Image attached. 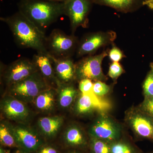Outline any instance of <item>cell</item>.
Masks as SVG:
<instances>
[{"label":"cell","instance_id":"obj_1","mask_svg":"<svg viewBox=\"0 0 153 153\" xmlns=\"http://www.w3.org/2000/svg\"><path fill=\"white\" fill-rule=\"evenodd\" d=\"M0 20L7 25L20 47L34 49L37 52L48 53L46 48L47 37L44 31L21 12L18 11L12 16L1 17Z\"/></svg>","mask_w":153,"mask_h":153},{"label":"cell","instance_id":"obj_2","mask_svg":"<svg viewBox=\"0 0 153 153\" xmlns=\"http://www.w3.org/2000/svg\"><path fill=\"white\" fill-rule=\"evenodd\" d=\"M18 6L19 12L43 31L64 15V3L52 0H20Z\"/></svg>","mask_w":153,"mask_h":153},{"label":"cell","instance_id":"obj_3","mask_svg":"<svg viewBox=\"0 0 153 153\" xmlns=\"http://www.w3.org/2000/svg\"><path fill=\"white\" fill-rule=\"evenodd\" d=\"M50 87L38 71L25 79L7 87L6 94L26 104L32 103L43 91Z\"/></svg>","mask_w":153,"mask_h":153},{"label":"cell","instance_id":"obj_4","mask_svg":"<svg viewBox=\"0 0 153 153\" xmlns=\"http://www.w3.org/2000/svg\"><path fill=\"white\" fill-rule=\"evenodd\" d=\"M87 131L90 137L110 143L120 139L125 134L121 124L105 111L98 113Z\"/></svg>","mask_w":153,"mask_h":153},{"label":"cell","instance_id":"obj_5","mask_svg":"<svg viewBox=\"0 0 153 153\" xmlns=\"http://www.w3.org/2000/svg\"><path fill=\"white\" fill-rule=\"evenodd\" d=\"M79 42L74 34L67 35L61 30L54 29L47 37L46 48L48 54L56 58H71L76 54Z\"/></svg>","mask_w":153,"mask_h":153},{"label":"cell","instance_id":"obj_6","mask_svg":"<svg viewBox=\"0 0 153 153\" xmlns=\"http://www.w3.org/2000/svg\"><path fill=\"white\" fill-rule=\"evenodd\" d=\"M126 124L137 139L153 143V117L139 108L132 106L125 113Z\"/></svg>","mask_w":153,"mask_h":153},{"label":"cell","instance_id":"obj_7","mask_svg":"<svg viewBox=\"0 0 153 153\" xmlns=\"http://www.w3.org/2000/svg\"><path fill=\"white\" fill-rule=\"evenodd\" d=\"M107 51L104 50L99 55H88L75 63V80L90 79L94 82H105L108 77L103 73L102 67V61L106 57Z\"/></svg>","mask_w":153,"mask_h":153},{"label":"cell","instance_id":"obj_8","mask_svg":"<svg viewBox=\"0 0 153 153\" xmlns=\"http://www.w3.org/2000/svg\"><path fill=\"white\" fill-rule=\"evenodd\" d=\"M117 34L111 30L88 33L79 40L76 52L77 58L94 55L102 48L114 44Z\"/></svg>","mask_w":153,"mask_h":153},{"label":"cell","instance_id":"obj_9","mask_svg":"<svg viewBox=\"0 0 153 153\" xmlns=\"http://www.w3.org/2000/svg\"><path fill=\"white\" fill-rule=\"evenodd\" d=\"M64 4V15L70 23L71 34L79 27H88V16L94 4L93 0H67Z\"/></svg>","mask_w":153,"mask_h":153},{"label":"cell","instance_id":"obj_10","mask_svg":"<svg viewBox=\"0 0 153 153\" xmlns=\"http://www.w3.org/2000/svg\"><path fill=\"white\" fill-rule=\"evenodd\" d=\"M2 69L1 78L7 87L38 71L33 60L25 57L15 60Z\"/></svg>","mask_w":153,"mask_h":153},{"label":"cell","instance_id":"obj_11","mask_svg":"<svg viewBox=\"0 0 153 153\" xmlns=\"http://www.w3.org/2000/svg\"><path fill=\"white\" fill-rule=\"evenodd\" d=\"M27 104L6 94L1 99V113L3 117L16 123L27 124L32 116Z\"/></svg>","mask_w":153,"mask_h":153},{"label":"cell","instance_id":"obj_12","mask_svg":"<svg viewBox=\"0 0 153 153\" xmlns=\"http://www.w3.org/2000/svg\"><path fill=\"white\" fill-rule=\"evenodd\" d=\"M10 124L12 131L19 149L28 152L34 153L46 142L38 131L27 124Z\"/></svg>","mask_w":153,"mask_h":153},{"label":"cell","instance_id":"obj_13","mask_svg":"<svg viewBox=\"0 0 153 153\" xmlns=\"http://www.w3.org/2000/svg\"><path fill=\"white\" fill-rule=\"evenodd\" d=\"M90 137L87 131L79 125L68 126L56 142L63 149H75L88 152Z\"/></svg>","mask_w":153,"mask_h":153},{"label":"cell","instance_id":"obj_14","mask_svg":"<svg viewBox=\"0 0 153 153\" xmlns=\"http://www.w3.org/2000/svg\"><path fill=\"white\" fill-rule=\"evenodd\" d=\"M108 106V103L97 99L93 93L79 92L71 109L74 114L83 117L93 114L96 111H105Z\"/></svg>","mask_w":153,"mask_h":153},{"label":"cell","instance_id":"obj_15","mask_svg":"<svg viewBox=\"0 0 153 153\" xmlns=\"http://www.w3.org/2000/svg\"><path fill=\"white\" fill-rule=\"evenodd\" d=\"M63 123L64 118L60 116L42 117L38 121L37 131L46 142H55Z\"/></svg>","mask_w":153,"mask_h":153},{"label":"cell","instance_id":"obj_16","mask_svg":"<svg viewBox=\"0 0 153 153\" xmlns=\"http://www.w3.org/2000/svg\"><path fill=\"white\" fill-rule=\"evenodd\" d=\"M49 55L52 60L55 77L58 84L71 83L76 81L75 63L72 57L57 58Z\"/></svg>","mask_w":153,"mask_h":153},{"label":"cell","instance_id":"obj_17","mask_svg":"<svg viewBox=\"0 0 153 153\" xmlns=\"http://www.w3.org/2000/svg\"><path fill=\"white\" fill-rule=\"evenodd\" d=\"M32 60L38 71L49 86L56 89L58 83L55 77L52 60L49 54L44 52H37V54L33 55Z\"/></svg>","mask_w":153,"mask_h":153},{"label":"cell","instance_id":"obj_18","mask_svg":"<svg viewBox=\"0 0 153 153\" xmlns=\"http://www.w3.org/2000/svg\"><path fill=\"white\" fill-rule=\"evenodd\" d=\"M56 91L57 105L63 110L72 108L79 93L74 82L58 84Z\"/></svg>","mask_w":153,"mask_h":153},{"label":"cell","instance_id":"obj_19","mask_svg":"<svg viewBox=\"0 0 153 153\" xmlns=\"http://www.w3.org/2000/svg\"><path fill=\"white\" fill-rule=\"evenodd\" d=\"M146 0H93L94 4L107 6L123 13H133L145 5Z\"/></svg>","mask_w":153,"mask_h":153},{"label":"cell","instance_id":"obj_20","mask_svg":"<svg viewBox=\"0 0 153 153\" xmlns=\"http://www.w3.org/2000/svg\"><path fill=\"white\" fill-rule=\"evenodd\" d=\"M35 108L40 112L48 113L54 109L57 104L56 89L49 87L39 94L33 102Z\"/></svg>","mask_w":153,"mask_h":153},{"label":"cell","instance_id":"obj_21","mask_svg":"<svg viewBox=\"0 0 153 153\" xmlns=\"http://www.w3.org/2000/svg\"><path fill=\"white\" fill-rule=\"evenodd\" d=\"M0 143L3 147L10 149H19V146L7 120H2L0 123Z\"/></svg>","mask_w":153,"mask_h":153},{"label":"cell","instance_id":"obj_22","mask_svg":"<svg viewBox=\"0 0 153 153\" xmlns=\"http://www.w3.org/2000/svg\"><path fill=\"white\" fill-rule=\"evenodd\" d=\"M111 153H143L132 140L124 135L120 139L111 143Z\"/></svg>","mask_w":153,"mask_h":153},{"label":"cell","instance_id":"obj_23","mask_svg":"<svg viewBox=\"0 0 153 153\" xmlns=\"http://www.w3.org/2000/svg\"><path fill=\"white\" fill-rule=\"evenodd\" d=\"M111 143L104 140L90 137L88 152L111 153Z\"/></svg>","mask_w":153,"mask_h":153},{"label":"cell","instance_id":"obj_24","mask_svg":"<svg viewBox=\"0 0 153 153\" xmlns=\"http://www.w3.org/2000/svg\"><path fill=\"white\" fill-rule=\"evenodd\" d=\"M112 86L107 85L105 82L97 81L94 82L92 92L97 97H102L111 91Z\"/></svg>","mask_w":153,"mask_h":153},{"label":"cell","instance_id":"obj_25","mask_svg":"<svg viewBox=\"0 0 153 153\" xmlns=\"http://www.w3.org/2000/svg\"><path fill=\"white\" fill-rule=\"evenodd\" d=\"M63 150L56 141L45 142L34 153H62Z\"/></svg>","mask_w":153,"mask_h":153},{"label":"cell","instance_id":"obj_26","mask_svg":"<svg viewBox=\"0 0 153 153\" xmlns=\"http://www.w3.org/2000/svg\"><path fill=\"white\" fill-rule=\"evenodd\" d=\"M143 94L145 97H153V71L148 72L143 84Z\"/></svg>","mask_w":153,"mask_h":153},{"label":"cell","instance_id":"obj_27","mask_svg":"<svg viewBox=\"0 0 153 153\" xmlns=\"http://www.w3.org/2000/svg\"><path fill=\"white\" fill-rule=\"evenodd\" d=\"M124 72L125 70L120 63L112 62L110 65L108 75L113 79L114 82H115L119 76Z\"/></svg>","mask_w":153,"mask_h":153},{"label":"cell","instance_id":"obj_28","mask_svg":"<svg viewBox=\"0 0 153 153\" xmlns=\"http://www.w3.org/2000/svg\"><path fill=\"white\" fill-rule=\"evenodd\" d=\"M108 54L110 59L112 62H119L126 56L123 52L114 44H112V47L108 51Z\"/></svg>","mask_w":153,"mask_h":153},{"label":"cell","instance_id":"obj_29","mask_svg":"<svg viewBox=\"0 0 153 153\" xmlns=\"http://www.w3.org/2000/svg\"><path fill=\"white\" fill-rule=\"evenodd\" d=\"M137 106L143 112L153 117V97H145Z\"/></svg>","mask_w":153,"mask_h":153},{"label":"cell","instance_id":"obj_30","mask_svg":"<svg viewBox=\"0 0 153 153\" xmlns=\"http://www.w3.org/2000/svg\"><path fill=\"white\" fill-rule=\"evenodd\" d=\"M94 82L90 79H82L79 82L78 90L82 93H91L92 92Z\"/></svg>","mask_w":153,"mask_h":153},{"label":"cell","instance_id":"obj_31","mask_svg":"<svg viewBox=\"0 0 153 153\" xmlns=\"http://www.w3.org/2000/svg\"><path fill=\"white\" fill-rule=\"evenodd\" d=\"M62 153H88V152L85 151L75 149H67L63 150Z\"/></svg>","mask_w":153,"mask_h":153},{"label":"cell","instance_id":"obj_32","mask_svg":"<svg viewBox=\"0 0 153 153\" xmlns=\"http://www.w3.org/2000/svg\"><path fill=\"white\" fill-rule=\"evenodd\" d=\"M0 153H11V150L0 146Z\"/></svg>","mask_w":153,"mask_h":153},{"label":"cell","instance_id":"obj_33","mask_svg":"<svg viewBox=\"0 0 153 153\" xmlns=\"http://www.w3.org/2000/svg\"><path fill=\"white\" fill-rule=\"evenodd\" d=\"M11 153H30L28 152H26L23 150L21 149H13V151H11Z\"/></svg>","mask_w":153,"mask_h":153},{"label":"cell","instance_id":"obj_34","mask_svg":"<svg viewBox=\"0 0 153 153\" xmlns=\"http://www.w3.org/2000/svg\"><path fill=\"white\" fill-rule=\"evenodd\" d=\"M52 1H55L59 2L64 3L67 1V0H52Z\"/></svg>","mask_w":153,"mask_h":153},{"label":"cell","instance_id":"obj_35","mask_svg":"<svg viewBox=\"0 0 153 153\" xmlns=\"http://www.w3.org/2000/svg\"><path fill=\"white\" fill-rule=\"evenodd\" d=\"M150 67L151 68V70L153 71V62H152L150 63Z\"/></svg>","mask_w":153,"mask_h":153},{"label":"cell","instance_id":"obj_36","mask_svg":"<svg viewBox=\"0 0 153 153\" xmlns=\"http://www.w3.org/2000/svg\"><path fill=\"white\" fill-rule=\"evenodd\" d=\"M149 153H153V151H152V152H149Z\"/></svg>","mask_w":153,"mask_h":153}]
</instances>
